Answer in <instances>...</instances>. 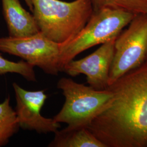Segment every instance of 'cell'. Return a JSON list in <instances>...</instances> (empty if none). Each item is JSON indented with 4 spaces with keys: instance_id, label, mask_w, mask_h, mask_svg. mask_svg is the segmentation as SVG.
I'll return each instance as SVG.
<instances>
[{
    "instance_id": "cell-1",
    "label": "cell",
    "mask_w": 147,
    "mask_h": 147,
    "mask_svg": "<svg viewBox=\"0 0 147 147\" xmlns=\"http://www.w3.org/2000/svg\"><path fill=\"white\" fill-rule=\"evenodd\" d=\"M107 89L110 105L86 127L106 147H147V62Z\"/></svg>"
},
{
    "instance_id": "cell-2",
    "label": "cell",
    "mask_w": 147,
    "mask_h": 147,
    "mask_svg": "<svg viewBox=\"0 0 147 147\" xmlns=\"http://www.w3.org/2000/svg\"><path fill=\"white\" fill-rule=\"evenodd\" d=\"M33 15L40 32L62 44L78 34L93 11L90 0H31Z\"/></svg>"
},
{
    "instance_id": "cell-3",
    "label": "cell",
    "mask_w": 147,
    "mask_h": 147,
    "mask_svg": "<svg viewBox=\"0 0 147 147\" xmlns=\"http://www.w3.org/2000/svg\"><path fill=\"white\" fill-rule=\"evenodd\" d=\"M137 14L113 8L93 10L88 21L75 37L59 44V70L84 51L116 38Z\"/></svg>"
},
{
    "instance_id": "cell-4",
    "label": "cell",
    "mask_w": 147,
    "mask_h": 147,
    "mask_svg": "<svg viewBox=\"0 0 147 147\" xmlns=\"http://www.w3.org/2000/svg\"><path fill=\"white\" fill-rule=\"evenodd\" d=\"M57 88L62 91L65 102L53 119L70 127H87L110 105L113 98L109 89L96 90L66 78L58 81Z\"/></svg>"
},
{
    "instance_id": "cell-5",
    "label": "cell",
    "mask_w": 147,
    "mask_h": 147,
    "mask_svg": "<svg viewBox=\"0 0 147 147\" xmlns=\"http://www.w3.org/2000/svg\"><path fill=\"white\" fill-rule=\"evenodd\" d=\"M147 56V14H137L116 38L109 75V86L146 62Z\"/></svg>"
},
{
    "instance_id": "cell-6",
    "label": "cell",
    "mask_w": 147,
    "mask_h": 147,
    "mask_svg": "<svg viewBox=\"0 0 147 147\" xmlns=\"http://www.w3.org/2000/svg\"><path fill=\"white\" fill-rule=\"evenodd\" d=\"M0 51L16 56L45 73L57 76L59 70V44L41 32L27 37L0 38Z\"/></svg>"
},
{
    "instance_id": "cell-7",
    "label": "cell",
    "mask_w": 147,
    "mask_h": 147,
    "mask_svg": "<svg viewBox=\"0 0 147 147\" xmlns=\"http://www.w3.org/2000/svg\"><path fill=\"white\" fill-rule=\"evenodd\" d=\"M16 95V112L20 128L34 130L39 134L57 131L59 123L53 118H47L40 112L47 99L45 90L30 91L22 88L16 82L13 84Z\"/></svg>"
},
{
    "instance_id": "cell-8",
    "label": "cell",
    "mask_w": 147,
    "mask_h": 147,
    "mask_svg": "<svg viewBox=\"0 0 147 147\" xmlns=\"http://www.w3.org/2000/svg\"><path fill=\"white\" fill-rule=\"evenodd\" d=\"M116 38L101 45L94 52L79 60H71L63 68V72L75 77L86 76L89 86L96 90H105L109 86V75L115 53Z\"/></svg>"
},
{
    "instance_id": "cell-9",
    "label": "cell",
    "mask_w": 147,
    "mask_h": 147,
    "mask_svg": "<svg viewBox=\"0 0 147 147\" xmlns=\"http://www.w3.org/2000/svg\"><path fill=\"white\" fill-rule=\"evenodd\" d=\"M1 2L9 37H27L40 32L34 16L22 7L19 0H1Z\"/></svg>"
},
{
    "instance_id": "cell-10",
    "label": "cell",
    "mask_w": 147,
    "mask_h": 147,
    "mask_svg": "<svg viewBox=\"0 0 147 147\" xmlns=\"http://www.w3.org/2000/svg\"><path fill=\"white\" fill-rule=\"evenodd\" d=\"M49 147H106L87 127H66L55 132Z\"/></svg>"
},
{
    "instance_id": "cell-11",
    "label": "cell",
    "mask_w": 147,
    "mask_h": 147,
    "mask_svg": "<svg viewBox=\"0 0 147 147\" xmlns=\"http://www.w3.org/2000/svg\"><path fill=\"white\" fill-rule=\"evenodd\" d=\"M19 128L16 111L11 106L8 96L0 104V147L6 146Z\"/></svg>"
},
{
    "instance_id": "cell-12",
    "label": "cell",
    "mask_w": 147,
    "mask_h": 147,
    "mask_svg": "<svg viewBox=\"0 0 147 147\" xmlns=\"http://www.w3.org/2000/svg\"><path fill=\"white\" fill-rule=\"evenodd\" d=\"M93 10L113 8L135 14H147V0H90Z\"/></svg>"
},
{
    "instance_id": "cell-13",
    "label": "cell",
    "mask_w": 147,
    "mask_h": 147,
    "mask_svg": "<svg viewBox=\"0 0 147 147\" xmlns=\"http://www.w3.org/2000/svg\"><path fill=\"white\" fill-rule=\"evenodd\" d=\"M8 73L19 74L28 81H37L33 66L26 61L16 62L9 61L0 54V75Z\"/></svg>"
},
{
    "instance_id": "cell-14",
    "label": "cell",
    "mask_w": 147,
    "mask_h": 147,
    "mask_svg": "<svg viewBox=\"0 0 147 147\" xmlns=\"http://www.w3.org/2000/svg\"><path fill=\"white\" fill-rule=\"evenodd\" d=\"M25 3H26L29 9L32 11L33 10V5H32V3L31 0H24Z\"/></svg>"
},
{
    "instance_id": "cell-15",
    "label": "cell",
    "mask_w": 147,
    "mask_h": 147,
    "mask_svg": "<svg viewBox=\"0 0 147 147\" xmlns=\"http://www.w3.org/2000/svg\"><path fill=\"white\" fill-rule=\"evenodd\" d=\"M146 62H147V58H146Z\"/></svg>"
}]
</instances>
